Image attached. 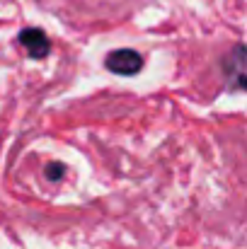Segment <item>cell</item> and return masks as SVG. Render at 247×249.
Returning a JSON list of instances; mask_svg holds the SVG:
<instances>
[{"mask_svg": "<svg viewBox=\"0 0 247 249\" xmlns=\"http://www.w3.org/2000/svg\"><path fill=\"white\" fill-rule=\"evenodd\" d=\"M223 80L230 92H247V46L235 44L223 58Z\"/></svg>", "mask_w": 247, "mask_h": 249, "instance_id": "6da1fadb", "label": "cell"}, {"mask_svg": "<svg viewBox=\"0 0 247 249\" xmlns=\"http://www.w3.org/2000/svg\"><path fill=\"white\" fill-rule=\"evenodd\" d=\"M104 66H107V71H112L116 75H136L143 68V56L133 49H116L107 56Z\"/></svg>", "mask_w": 247, "mask_h": 249, "instance_id": "7a4b0ae2", "label": "cell"}, {"mask_svg": "<svg viewBox=\"0 0 247 249\" xmlns=\"http://www.w3.org/2000/svg\"><path fill=\"white\" fill-rule=\"evenodd\" d=\"M17 41L27 49V53L32 56V58H46L49 53H51V41H49V36L41 32V29H37V27H27V29H22L19 32V36H17Z\"/></svg>", "mask_w": 247, "mask_h": 249, "instance_id": "3957f363", "label": "cell"}, {"mask_svg": "<svg viewBox=\"0 0 247 249\" xmlns=\"http://www.w3.org/2000/svg\"><path fill=\"white\" fill-rule=\"evenodd\" d=\"M66 172V165H61V162H54V165H46V177L49 179H61V174Z\"/></svg>", "mask_w": 247, "mask_h": 249, "instance_id": "277c9868", "label": "cell"}]
</instances>
